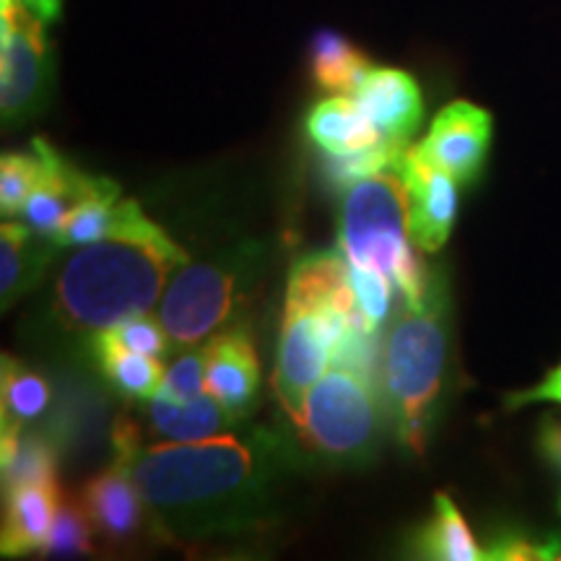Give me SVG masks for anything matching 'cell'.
<instances>
[{
	"mask_svg": "<svg viewBox=\"0 0 561 561\" xmlns=\"http://www.w3.org/2000/svg\"><path fill=\"white\" fill-rule=\"evenodd\" d=\"M112 445L130 466L153 525L174 541L265 523L291 468L284 439L265 430L144 445L136 424L117 421Z\"/></svg>",
	"mask_w": 561,
	"mask_h": 561,
	"instance_id": "6da1fadb",
	"label": "cell"
},
{
	"mask_svg": "<svg viewBox=\"0 0 561 561\" xmlns=\"http://www.w3.org/2000/svg\"><path fill=\"white\" fill-rule=\"evenodd\" d=\"M191 257L133 198H123L110 234L81 244L55 284V318L62 328L100 333L146 314L172 273Z\"/></svg>",
	"mask_w": 561,
	"mask_h": 561,
	"instance_id": "7a4b0ae2",
	"label": "cell"
},
{
	"mask_svg": "<svg viewBox=\"0 0 561 561\" xmlns=\"http://www.w3.org/2000/svg\"><path fill=\"white\" fill-rule=\"evenodd\" d=\"M447 367L445 294L432 286L421 307L398 310L382 346V396L398 439L421 453L430 437Z\"/></svg>",
	"mask_w": 561,
	"mask_h": 561,
	"instance_id": "3957f363",
	"label": "cell"
},
{
	"mask_svg": "<svg viewBox=\"0 0 561 561\" xmlns=\"http://www.w3.org/2000/svg\"><path fill=\"white\" fill-rule=\"evenodd\" d=\"M403 161L405 153L346 187L339 240L348 263L382 271L403 294L405 305L421 307L434 284L411 248Z\"/></svg>",
	"mask_w": 561,
	"mask_h": 561,
	"instance_id": "277c9868",
	"label": "cell"
},
{
	"mask_svg": "<svg viewBox=\"0 0 561 561\" xmlns=\"http://www.w3.org/2000/svg\"><path fill=\"white\" fill-rule=\"evenodd\" d=\"M354 325L369 331L362 312H354V307L286 289L278 356L273 369V388L286 416H297L312 385L333 367L341 335Z\"/></svg>",
	"mask_w": 561,
	"mask_h": 561,
	"instance_id": "5b68a950",
	"label": "cell"
},
{
	"mask_svg": "<svg viewBox=\"0 0 561 561\" xmlns=\"http://www.w3.org/2000/svg\"><path fill=\"white\" fill-rule=\"evenodd\" d=\"M291 421L310 450L333 460L362 458L380 434V396L367 377L331 367L312 385Z\"/></svg>",
	"mask_w": 561,
	"mask_h": 561,
	"instance_id": "8992f818",
	"label": "cell"
},
{
	"mask_svg": "<svg viewBox=\"0 0 561 561\" xmlns=\"http://www.w3.org/2000/svg\"><path fill=\"white\" fill-rule=\"evenodd\" d=\"M240 261L185 263L159 299V322L182 348L206 343L234 320L240 307Z\"/></svg>",
	"mask_w": 561,
	"mask_h": 561,
	"instance_id": "52a82bcc",
	"label": "cell"
},
{
	"mask_svg": "<svg viewBox=\"0 0 561 561\" xmlns=\"http://www.w3.org/2000/svg\"><path fill=\"white\" fill-rule=\"evenodd\" d=\"M47 21L21 0H0V115L5 125L32 121L53 91Z\"/></svg>",
	"mask_w": 561,
	"mask_h": 561,
	"instance_id": "ba28073f",
	"label": "cell"
},
{
	"mask_svg": "<svg viewBox=\"0 0 561 561\" xmlns=\"http://www.w3.org/2000/svg\"><path fill=\"white\" fill-rule=\"evenodd\" d=\"M491 146V115L479 104L458 100L439 110L421 144L413 146L430 164L447 172L458 185L479 178Z\"/></svg>",
	"mask_w": 561,
	"mask_h": 561,
	"instance_id": "9c48e42d",
	"label": "cell"
},
{
	"mask_svg": "<svg viewBox=\"0 0 561 561\" xmlns=\"http://www.w3.org/2000/svg\"><path fill=\"white\" fill-rule=\"evenodd\" d=\"M405 187H409V234L421 252H439L453 234L458 216V182L421 153L405 151Z\"/></svg>",
	"mask_w": 561,
	"mask_h": 561,
	"instance_id": "30bf717a",
	"label": "cell"
},
{
	"mask_svg": "<svg viewBox=\"0 0 561 561\" xmlns=\"http://www.w3.org/2000/svg\"><path fill=\"white\" fill-rule=\"evenodd\" d=\"M32 149L42 159V174L21 216L34 231L55 240L68 216L100 191L104 178H91L81 172L66 157H60L45 138H34Z\"/></svg>",
	"mask_w": 561,
	"mask_h": 561,
	"instance_id": "8fae6325",
	"label": "cell"
},
{
	"mask_svg": "<svg viewBox=\"0 0 561 561\" xmlns=\"http://www.w3.org/2000/svg\"><path fill=\"white\" fill-rule=\"evenodd\" d=\"M206 356V390L234 419H244L255 409L261 392V362L248 331L229 328L203 343Z\"/></svg>",
	"mask_w": 561,
	"mask_h": 561,
	"instance_id": "7c38bea8",
	"label": "cell"
},
{
	"mask_svg": "<svg viewBox=\"0 0 561 561\" xmlns=\"http://www.w3.org/2000/svg\"><path fill=\"white\" fill-rule=\"evenodd\" d=\"M351 96L362 104L385 140L398 149H411V138L424 121V100L411 73L398 68H371Z\"/></svg>",
	"mask_w": 561,
	"mask_h": 561,
	"instance_id": "4fadbf2b",
	"label": "cell"
},
{
	"mask_svg": "<svg viewBox=\"0 0 561 561\" xmlns=\"http://www.w3.org/2000/svg\"><path fill=\"white\" fill-rule=\"evenodd\" d=\"M81 504L94 530L107 536L110 541H128L144 523L146 502L130 466L121 455H115L112 466L83 486Z\"/></svg>",
	"mask_w": 561,
	"mask_h": 561,
	"instance_id": "5bb4252c",
	"label": "cell"
},
{
	"mask_svg": "<svg viewBox=\"0 0 561 561\" xmlns=\"http://www.w3.org/2000/svg\"><path fill=\"white\" fill-rule=\"evenodd\" d=\"M60 500L58 481L26 483V486L3 491L5 512L0 551L5 559L45 551Z\"/></svg>",
	"mask_w": 561,
	"mask_h": 561,
	"instance_id": "9a60e30c",
	"label": "cell"
},
{
	"mask_svg": "<svg viewBox=\"0 0 561 561\" xmlns=\"http://www.w3.org/2000/svg\"><path fill=\"white\" fill-rule=\"evenodd\" d=\"M60 244L34 231L30 224L5 219L0 227V301L9 310L13 301L37 286Z\"/></svg>",
	"mask_w": 561,
	"mask_h": 561,
	"instance_id": "2e32d148",
	"label": "cell"
},
{
	"mask_svg": "<svg viewBox=\"0 0 561 561\" xmlns=\"http://www.w3.org/2000/svg\"><path fill=\"white\" fill-rule=\"evenodd\" d=\"M307 136L328 157H351V153L375 149L385 140L362 104L354 96L343 94H333L331 100L314 104L307 115Z\"/></svg>",
	"mask_w": 561,
	"mask_h": 561,
	"instance_id": "e0dca14e",
	"label": "cell"
},
{
	"mask_svg": "<svg viewBox=\"0 0 561 561\" xmlns=\"http://www.w3.org/2000/svg\"><path fill=\"white\" fill-rule=\"evenodd\" d=\"M149 419L153 430L174 442H198L231 432L240 419H234L210 392H201L193 401H167V398H149Z\"/></svg>",
	"mask_w": 561,
	"mask_h": 561,
	"instance_id": "ac0fdd59",
	"label": "cell"
},
{
	"mask_svg": "<svg viewBox=\"0 0 561 561\" xmlns=\"http://www.w3.org/2000/svg\"><path fill=\"white\" fill-rule=\"evenodd\" d=\"M0 468H3V491L26 486V483L58 481V460L53 442L42 434L26 432V426L0 424Z\"/></svg>",
	"mask_w": 561,
	"mask_h": 561,
	"instance_id": "d6986e66",
	"label": "cell"
},
{
	"mask_svg": "<svg viewBox=\"0 0 561 561\" xmlns=\"http://www.w3.org/2000/svg\"><path fill=\"white\" fill-rule=\"evenodd\" d=\"M419 557L432 561H479L486 559V549L476 543L471 528L462 520L458 504L450 494H434V515L413 538Z\"/></svg>",
	"mask_w": 561,
	"mask_h": 561,
	"instance_id": "ffe728a7",
	"label": "cell"
},
{
	"mask_svg": "<svg viewBox=\"0 0 561 561\" xmlns=\"http://www.w3.org/2000/svg\"><path fill=\"white\" fill-rule=\"evenodd\" d=\"M94 354L104 377L133 401H149L159 392L164 380V364L157 356L138 354L121 341H115L107 331L94 333Z\"/></svg>",
	"mask_w": 561,
	"mask_h": 561,
	"instance_id": "44dd1931",
	"label": "cell"
},
{
	"mask_svg": "<svg viewBox=\"0 0 561 561\" xmlns=\"http://www.w3.org/2000/svg\"><path fill=\"white\" fill-rule=\"evenodd\" d=\"M310 68L320 89L351 96L375 66L346 37L322 30L314 34L310 45Z\"/></svg>",
	"mask_w": 561,
	"mask_h": 561,
	"instance_id": "7402d4cb",
	"label": "cell"
},
{
	"mask_svg": "<svg viewBox=\"0 0 561 561\" xmlns=\"http://www.w3.org/2000/svg\"><path fill=\"white\" fill-rule=\"evenodd\" d=\"M0 424L26 426L50 405V382L37 371L26 369L11 356H3L0 377Z\"/></svg>",
	"mask_w": 561,
	"mask_h": 561,
	"instance_id": "603a6c76",
	"label": "cell"
},
{
	"mask_svg": "<svg viewBox=\"0 0 561 561\" xmlns=\"http://www.w3.org/2000/svg\"><path fill=\"white\" fill-rule=\"evenodd\" d=\"M121 201L123 195L117 182L104 178L100 191L91 195L89 201H83L81 206L68 216V221L62 224L55 242H58L60 248H81V244L102 240L104 234H110L112 224L117 219Z\"/></svg>",
	"mask_w": 561,
	"mask_h": 561,
	"instance_id": "cb8c5ba5",
	"label": "cell"
},
{
	"mask_svg": "<svg viewBox=\"0 0 561 561\" xmlns=\"http://www.w3.org/2000/svg\"><path fill=\"white\" fill-rule=\"evenodd\" d=\"M91 533H96V530H94V525H91L83 504L62 496L58 504V512H55V520L50 528V538H47L45 553L47 557H60V559L87 557V553L94 551Z\"/></svg>",
	"mask_w": 561,
	"mask_h": 561,
	"instance_id": "d4e9b609",
	"label": "cell"
},
{
	"mask_svg": "<svg viewBox=\"0 0 561 561\" xmlns=\"http://www.w3.org/2000/svg\"><path fill=\"white\" fill-rule=\"evenodd\" d=\"M42 174V159L32 153H3L0 159V210L3 219H16L24 214L26 201L37 187Z\"/></svg>",
	"mask_w": 561,
	"mask_h": 561,
	"instance_id": "484cf974",
	"label": "cell"
},
{
	"mask_svg": "<svg viewBox=\"0 0 561 561\" xmlns=\"http://www.w3.org/2000/svg\"><path fill=\"white\" fill-rule=\"evenodd\" d=\"M351 268V284H354V297L356 307H359L364 322L371 333H380L382 322L390 318V301H392V284L390 276H385L382 271L369 268V265H354Z\"/></svg>",
	"mask_w": 561,
	"mask_h": 561,
	"instance_id": "4316f807",
	"label": "cell"
},
{
	"mask_svg": "<svg viewBox=\"0 0 561 561\" xmlns=\"http://www.w3.org/2000/svg\"><path fill=\"white\" fill-rule=\"evenodd\" d=\"M201 392H206V356H203V348L185 351L164 369V380H161L157 396L182 403L193 401Z\"/></svg>",
	"mask_w": 561,
	"mask_h": 561,
	"instance_id": "83f0119b",
	"label": "cell"
},
{
	"mask_svg": "<svg viewBox=\"0 0 561 561\" xmlns=\"http://www.w3.org/2000/svg\"><path fill=\"white\" fill-rule=\"evenodd\" d=\"M112 339L121 341L123 346H128L133 351H138V354H146V356H161L167 354V346H170V335H167L164 325L157 320L146 318V314H138V318H130V320H123L117 322V325L112 328H104Z\"/></svg>",
	"mask_w": 561,
	"mask_h": 561,
	"instance_id": "f1b7e54d",
	"label": "cell"
},
{
	"mask_svg": "<svg viewBox=\"0 0 561 561\" xmlns=\"http://www.w3.org/2000/svg\"><path fill=\"white\" fill-rule=\"evenodd\" d=\"M559 541H533L525 536H502L486 549V559L494 561H530V559H559Z\"/></svg>",
	"mask_w": 561,
	"mask_h": 561,
	"instance_id": "f546056e",
	"label": "cell"
},
{
	"mask_svg": "<svg viewBox=\"0 0 561 561\" xmlns=\"http://www.w3.org/2000/svg\"><path fill=\"white\" fill-rule=\"evenodd\" d=\"M530 403H559L561 405V364L553 367L541 382L528 390L512 392L507 396V409H523Z\"/></svg>",
	"mask_w": 561,
	"mask_h": 561,
	"instance_id": "4dcf8cb0",
	"label": "cell"
},
{
	"mask_svg": "<svg viewBox=\"0 0 561 561\" xmlns=\"http://www.w3.org/2000/svg\"><path fill=\"white\" fill-rule=\"evenodd\" d=\"M538 450L557 471H561V419H543L538 430Z\"/></svg>",
	"mask_w": 561,
	"mask_h": 561,
	"instance_id": "1f68e13d",
	"label": "cell"
},
{
	"mask_svg": "<svg viewBox=\"0 0 561 561\" xmlns=\"http://www.w3.org/2000/svg\"><path fill=\"white\" fill-rule=\"evenodd\" d=\"M26 9H32L37 16H42L45 21H55L60 16V5L62 0H21Z\"/></svg>",
	"mask_w": 561,
	"mask_h": 561,
	"instance_id": "d6a6232c",
	"label": "cell"
}]
</instances>
